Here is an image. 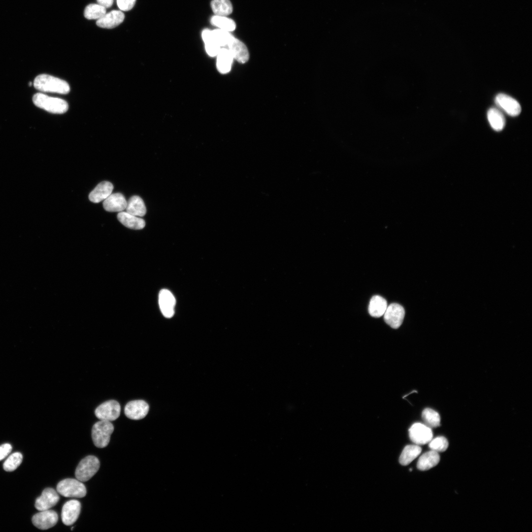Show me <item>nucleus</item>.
<instances>
[{"mask_svg": "<svg viewBox=\"0 0 532 532\" xmlns=\"http://www.w3.org/2000/svg\"><path fill=\"white\" fill-rule=\"evenodd\" d=\"M136 0H117L118 7L122 11H129L134 6Z\"/></svg>", "mask_w": 532, "mask_h": 532, "instance_id": "nucleus-34", "label": "nucleus"}, {"mask_svg": "<svg viewBox=\"0 0 532 532\" xmlns=\"http://www.w3.org/2000/svg\"><path fill=\"white\" fill-rule=\"evenodd\" d=\"M421 451V447L416 444L406 446L399 456V463L402 466L408 465L420 455Z\"/></svg>", "mask_w": 532, "mask_h": 532, "instance_id": "nucleus-24", "label": "nucleus"}, {"mask_svg": "<svg viewBox=\"0 0 532 532\" xmlns=\"http://www.w3.org/2000/svg\"><path fill=\"white\" fill-rule=\"evenodd\" d=\"M114 426L110 421L100 420L96 422L92 429V437L94 445L98 448H104L108 444Z\"/></svg>", "mask_w": 532, "mask_h": 532, "instance_id": "nucleus-4", "label": "nucleus"}, {"mask_svg": "<svg viewBox=\"0 0 532 532\" xmlns=\"http://www.w3.org/2000/svg\"><path fill=\"white\" fill-rule=\"evenodd\" d=\"M23 456L20 452H15L11 454L3 463V469L6 471H12L15 470L21 464Z\"/></svg>", "mask_w": 532, "mask_h": 532, "instance_id": "nucleus-30", "label": "nucleus"}, {"mask_svg": "<svg viewBox=\"0 0 532 532\" xmlns=\"http://www.w3.org/2000/svg\"><path fill=\"white\" fill-rule=\"evenodd\" d=\"M227 46L233 59L240 63H245L249 59V53L246 46L233 36Z\"/></svg>", "mask_w": 532, "mask_h": 532, "instance_id": "nucleus-15", "label": "nucleus"}, {"mask_svg": "<svg viewBox=\"0 0 532 532\" xmlns=\"http://www.w3.org/2000/svg\"><path fill=\"white\" fill-rule=\"evenodd\" d=\"M233 57L228 48H222L217 55V68L218 71L225 74L231 68Z\"/></svg>", "mask_w": 532, "mask_h": 532, "instance_id": "nucleus-21", "label": "nucleus"}, {"mask_svg": "<svg viewBox=\"0 0 532 532\" xmlns=\"http://www.w3.org/2000/svg\"><path fill=\"white\" fill-rule=\"evenodd\" d=\"M106 13V8L99 4H90L84 9V15L89 20L99 19Z\"/></svg>", "mask_w": 532, "mask_h": 532, "instance_id": "nucleus-28", "label": "nucleus"}, {"mask_svg": "<svg viewBox=\"0 0 532 532\" xmlns=\"http://www.w3.org/2000/svg\"><path fill=\"white\" fill-rule=\"evenodd\" d=\"M495 102L499 107L511 116H517L521 111V105L519 102L506 94L498 95L496 97Z\"/></svg>", "mask_w": 532, "mask_h": 532, "instance_id": "nucleus-14", "label": "nucleus"}, {"mask_svg": "<svg viewBox=\"0 0 532 532\" xmlns=\"http://www.w3.org/2000/svg\"><path fill=\"white\" fill-rule=\"evenodd\" d=\"M439 460L438 453L431 450L420 456L417 464V467L422 471L427 470L436 466Z\"/></svg>", "mask_w": 532, "mask_h": 532, "instance_id": "nucleus-20", "label": "nucleus"}, {"mask_svg": "<svg viewBox=\"0 0 532 532\" xmlns=\"http://www.w3.org/2000/svg\"><path fill=\"white\" fill-rule=\"evenodd\" d=\"M429 448L437 453L445 451L448 447V442L443 436H438L432 439L429 442Z\"/></svg>", "mask_w": 532, "mask_h": 532, "instance_id": "nucleus-31", "label": "nucleus"}, {"mask_svg": "<svg viewBox=\"0 0 532 532\" xmlns=\"http://www.w3.org/2000/svg\"><path fill=\"white\" fill-rule=\"evenodd\" d=\"M422 417L425 425L431 428L440 425V417L439 414L431 408H425L422 412Z\"/></svg>", "mask_w": 532, "mask_h": 532, "instance_id": "nucleus-29", "label": "nucleus"}, {"mask_svg": "<svg viewBox=\"0 0 532 532\" xmlns=\"http://www.w3.org/2000/svg\"><path fill=\"white\" fill-rule=\"evenodd\" d=\"M81 510L80 502L75 499L66 501L63 505L61 518L63 523L66 526H70L78 519Z\"/></svg>", "mask_w": 532, "mask_h": 532, "instance_id": "nucleus-11", "label": "nucleus"}, {"mask_svg": "<svg viewBox=\"0 0 532 532\" xmlns=\"http://www.w3.org/2000/svg\"><path fill=\"white\" fill-rule=\"evenodd\" d=\"M12 450V446L9 443L0 445V461L6 457Z\"/></svg>", "mask_w": 532, "mask_h": 532, "instance_id": "nucleus-35", "label": "nucleus"}, {"mask_svg": "<svg viewBox=\"0 0 532 532\" xmlns=\"http://www.w3.org/2000/svg\"><path fill=\"white\" fill-rule=\"evenodd\" d=\"M211 7L215 15L218 16H228L231 14L233 10V5L230 0H212Z\"/></svg>", "mask_w": 532, "mask_h": 532, "instance_id": "nucleus-26", "label": "nucleus"}, {"mask_svg": "<svg viewBox=\"0 0 532 532\" xmlns=\"http://www.w3.org/2000/svg\"><path fill=\"white\" fill-rule=\"evenodd\" d=\"M124 18V14L122 11L112 10L98 19L96 24L102 28L112 29L122 23Z\"/></svg>", "mask_w": 532, "mask_h": 532, "instance_id": "nucleus-17", "label": "nucleus"}, {"mask_svg": "<svg viewBox=\"0 0 532 532\" xmlns=\"http://www.w3.org/2000/svg\"><path fill=\"white\" fill-rule=\"evenodd\" d=\"M405 315L403 307L398 303H393L387 306L384 314L385 322L394 329L401 325Z\"/></svg>", "mask_w": 532, "mask_h": 532, "instance_id": "nucleus-8", "label": "nucleus"}, {"mask_svg": "<svg viewBox=\"0 0 532 532\" xmlns=\"http://www.w3.org/2000/svg\"><path fill=\"white\" fill-rule=\"evenodd\" d=\"M211 23L219 29L230 32L236 28L234 21L226 16L214 15L210 19Z\"/></svg>", "mask_w": 532, "mask_h": 532, "instance_id": "nucleus-27", "label": "nucleus"}, {"mask_svg": "<svg viewBox=\"0 0 532 532\" xmlns=\"http://www.w3.org/2000/svg\"><path fill=\"white\" fill-rule=\"evenodd\" d=\"M127 201L120 193L111 194L103 202L104 209L108 212H121L126 209Z\"/></svg>", "mask_w": 532, "mask_h": 532, "instance_id": "nucleus-16", "label": "nucleus"}, {"mask_svg": "<svg viewBox=\"0 0 532 532\" xmlns=\"http://www.w3.org/2000/svg\"><path fill=\"white\" fill-rule=\"evenodd\" d=\"M149 407L143 400H134L128 402L124 408L125 415L132 420H140L147 414Z\"/></svg>", "mask_w": 532, "mask_h": 532, "instance_id": "nucleus-10", "label": "nucleus"}, {"mask_svg": "<svg viewBox=\"0 0 532 532\" xmlns=\"http://www.w3.org/2000/svg\"><path fill=\"white\" fill-rule=\"evenodd\" d=\"M60 499L58 493L53 488L45 489L35 502V507L39 511L48 510L55 506Z\"/></svg>", "mask_w": 532, "mask_h": 532, "instance_id": "nucleus-12", "label": "nucleus"}, {"mask_svg": "<svg viewBox=\"0 0 532 532\" xmlns=\"http://www.w3.org/2000/svg\"><path fill=\"white\" fill-rule=\"evenodd\" d=\"M33 101L37 107L50 113L62 114L67 111L68 105L66 101L58 98L50 97L41 93L35 94Z\"/></svg>", "mask_w": 532, "mask_h": 532, "instance_id": "nucleus-2", "label": "nucleus"}, {"mask_svg": "<svg viewBox=\"0 0 532 532\" xmlns=\"http://www.w3.org/2000/svg\"><path fill=\"white\" fill-rule=\"evenodd\" d=\"M126 209L127 212L138 217H142L146 213L145 203L138 196H133L129 199Z\"/></svg>", "mask_w": 532, "mask_h": 532, "instance_id": "nucleus-22", "label": "nucleus"}, {"mask_svg": "<svg viewBox=\"0 0 532 532\" xmlns=\"http://www.w3.org/2000/svg\"><path fill=\"white\" fill-rule=\"evenodd\" d=\"M100 463L94 456H88L83 459L77 466L75 475L78 480L86 482L91 479L99 470Z\"/></svg>", "mask_w": 532, "mask_h": 532, "instance_id": "nucleus-5", "label": "nucleus"}, {"mask_svg": "<svg viewBox=\"0 0 532 532\" xmlns=\"http://www.w3.org/2000/svg\"><path fill=\"white\" fill-rule=\"evenodd\" d=\"M97 1L100 5L105 8L111 7L113 3V0H97Z\"/></svg>", "mask_w": 532, "mask_h": 532, "instance_id": "nucleus-36", "label": "nucleus"}, {"mask_svg": "<svg viewBox=\"0 0 532 532\" xmlns=\"http://www.w3.org/2000/svg\"><path fill=\"white\" fill-rule=\"evenodd\" d=\"M214 38L220 47L227 46L233 36L230 32L220 29L212 31Z\"/></svg>", "mask_w": 532, "mask_h": 532, "instance_id": "nucleus-32", "label": "nucleus"}, {"mask_svg": "<svg viewBox=\"0 0 532 532\" xmlns=\"http://www.w3.org/2000/svg\"><path fill=\"white\" fill-rule=\"evenodd\" d=\"M488 119L491 127L496 131L502 130L505 123L502 113L496 108H490L487 113Z\"/></svg>", "mask_w": 532, "mask_h": 532, "instance_id": "nucleus-25", "label": "nucleus"}, {"mask_svg": "<svg viewBox=\"0 0 532 532\" xmlns=\"http://www.w3.org/2000/svg\"><path fill=\"white\" fill-rule=\"evenodd\" d=\"M117 218L122 225L131 229L140 230L145 226V221L143 219L127 212L118 213Z\"/></svg>", "mask_w": 532, "mask_h": 532, "instance_id": "nucleus-19", "label": "nucleus"}, {"mask_svg": "<svg viewBox=\"0 0 532 532\" xmlns=\"http://www.w3.org/2000/svg\"><path fill=\"white\" fill-rule=\"evenodd\" d=\"M73 528H74V527H72L71 528V530H73Z\"/></svg>", "mask_w": 532, "mask_h": 532, "instance_id": "nucleus-37", "label": "nucleus"}, {"mask_svg": "<svg viewBox=\"0 0 532 532\" xmlns=\"http://www.w3.org/2000/svg\"><path fill=\"white\" fill-rule=\"evenodd\" d=\"M34 88L41 92L66 94L70 91L68 84L65 80L46 74L37 75L33 81Z\"/></svg>", "mask_w": 532, "mask_h": 532, "instance_id": "nucleus-1", "label": "nucleus"}, {"mask_svg": "<svg viewBox=\"0 0 532 532\" xmlns=\"http://www.w3.org/2000/svg\"><path fill=\"white\" fill-rule=\"evenodd\" d=\"M204 42L206 51L208 55L211 57L217 56L221 48L215 39H211Z\"/></svg>", "mask_w": 532, "mask_h": 532, "instance_id": "nucleus-33", "label": "nucleus"}, {"mask_svg": "<svg viewBox=\"0 0 532 532\" xmlns=\"http://www.w3.org/2000/svg\"><path fill=\"white\" fill-rule=\"evenodd\" d=\"M387 307L386 300L380 296H374L370 299L368 305L369 314L378 318L384 315Z\"/></svg>", "mask_w": 532, "mask_h": 532, "instance_id": "nucleus-23", "label": "nucleus"}, {"mask_svg": "<svg viewBox=\"0 0 532 532\" xmlns=\"http://www.w3.org/2000/svg\"><path fill=\"white\" fill-rule=\"evenodd\" d=\"M175 299L173 294L167 289H162L159 295V304L163 315L167 318H171L174 314Z\"/></svg>", "mask_w": 532, "mask_h": 532, "instance_id": "nucleus-13", "label": "nucleus"}, {"mask_svg": "<svg viewBox=\"0 0 532 532\" xmlns=\"http://www.w3.org/2000/svg\"><path fill=\"white\" fill-rule=\"evenodd\" d=\"M113 189V184L109 181H102L97 185L89 195V200L94 203H98L106 199Z\"/></svg>", "mask_w": 532, "mask_h": 532, "instance_id": "nucleus-18", "label": "nucleus"}, {"mask_svg": "<svg viewBox=\"0 0 532 532\" xmlns=\"http://www.w3.org/2000/svg\"><path fill=\"white\" fill-rule=\"evenodd\" d=\"M410 440L415 444L424 445L429 443L432 438V432L431 428L425 424L416 423L409 429Z\"/></svg>", "mask_w": 532, "mask_h": 532, "instance_id": "nucleus-7", "label": "nucleus"}, {"mask_svg": "<svg viewBox=\"0 0 532 532\" xmlns=\"http://www.w3.org/2000/svg\"><path fill=\"white\" fill-rule=\"evenodd\" d=\"M32 518V522L34 526L40 530H47L54 527L58 520L57 512L53 510L40 511Z\"/></svg>", "mask_w": 532, "mask_h": 532, "instance_id": "nucleus-9", "label": "nucleus"}, {"mask_svg": "<svg viewBox=\"0 0 532 532\" xmlns=\"http://www.w3.org/2000/svg\"><path fill=\"white\" fill-rule=\"evenodd\" d=\"M57 492L68 498H81L86 495V488L82 482L77 479L66 478L61 480L57 486Z\"/></svg>", "mask_w": 532, "mask_h": 532, "instance_id": "nucleus-3", "label": "nucleus"}, {"mask_svg": "<svg viewBox=\"0 0 532 532\" xmlns=\"http://www.w3.org/2000/svg\"><path fill=\"white\" fill-rule=\"evenodd\" d=\"M120 412L121 406L119 402L112 399L104 402L98 406L95 414L100 420L111 422L119 417Z\"/></svg>", "mask_w": 532, "mask_h": 532, "instance_id": "nucleus-6", "label": "nucleus"}]
</instances>
